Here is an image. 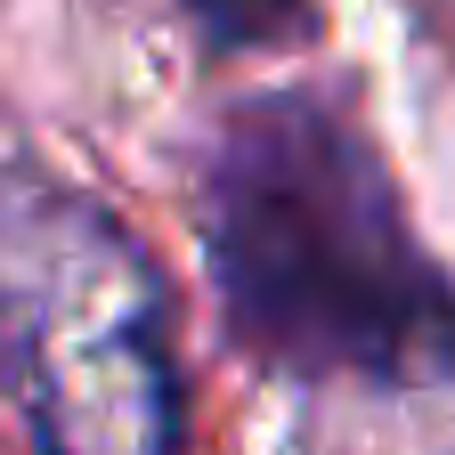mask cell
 <instances>
[{
  "instance_id": "obj_1",
  "label": "cell",
  "mask_w": 455,
  "mask_h": 455,
  "mask_svg": "<svg viewBox=\"0 0 455 455\" xmlns=\"http://www.w3.org/2000/svg\"><path fill=\"white\" fill-rule=\"evenodd\" d=\"M196 212L228 325L276 374H415L455 358V284L333 106L260 98L228 114Z\"/></svg>"
},
{
  "instance_id": "obj_2",
  "label": "cell",
  "mask_w": 455,
  "mask_h": 455,
  "mask_svg": "<svg viewBox=\"0 0 455 455\" xmlns=\"http://www.w3.org/2000/svg\"><path fill=\"white\" fill-rule=\"evenodd\" d=\"M0 390L41 455H180L171 284L90 188L0 171Z\"/></svg>"
},
{
  "instance_id": "obj_3",
  "label": "cell",
  "mask_w": 455,
  "mask_h": 455,
  "mask_svg": "<svg viewBox=\"0 0 455 455\" xmlns=\"http://www.w3.org/2000/svg\"><path fill=\"white\" fill-rule=\"evenodd\" d=\"M212 49H276L309 25V0H180Z\"/></svg>"
}]
</instances>
